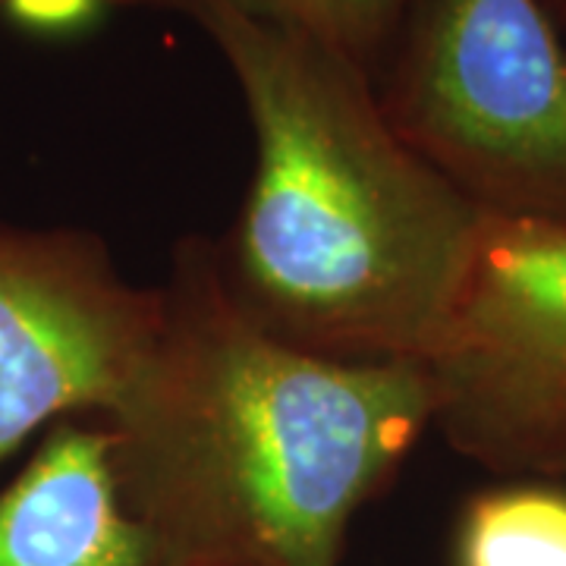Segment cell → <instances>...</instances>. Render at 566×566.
<instances>
[{"instance_id": "6", "label": "cell", "mask_w": 566, "mask_h": 566, "mask_svg": "<svg viewBox=\"0 0 566 566\" xmlns=\"http://www.w3.org/2000/svg\"><path fill=\"white\" fill-rule=\"evenodd\" d=\"M0 566L205 564L126 504L102 416H73L0 488Z\"/></svg>"}, {"instance_id": "4", "label": "cell", "mask_w": 566, "mask_h": 566, "mask_svg": "<svg viewBox=\"0 0 566 566\" xmlns=\"http://www.w3.org/2000/svg\"><path fill=\"white\" fill-rule=\"evenodd\" d=\"M434 424L501 479H566V227L482 214L431 359Z\"/></svg>"}, {"instance_id": "3", "label": "cell", "mask_w": 566, "mask_h": 566, "mask_svg": "<svg viewBox=\"0 0 566 566\" xmlns=\"http://www.w3.org/2000/svg\"><path fill=\"white\" fill-rule=\"evenodd\" d=\"M375 92L482 214L566 227V41L542 0H412Z\"/></svg>"}, {"instance_id": "5", "label": "cell", "mask_w": 566, "mask_h": 566, "mask_svg": "<svg viewBox=\"0 0 566 566\" xmlns=\"http://www.w3.org/2000/svg\"><path fill=\"white\" fill-rule=\"evenodd\" d=\"M158 327V286H136L73 227L0 221V460L41 428L104 416Z\"/></svg>"}, {"instance_id": "10", "label": "cell", "mask_w": 566, "mask_h": 566, "mask_svg": "<svg viewBox=\"0 0 566 566\" xmlns=\"http://www.w3.org/2000/svg\"><path fill=\"white\" fill-rule=\"evenodd\" d=\"M547 7V13H551V20L557 25V32L564 35L566 41V0H542Z\"/></svg>"}, {"instance_id": "9", "label": "cell", "mask_w": 566, "mask_h": 566, "mask_svg": "<svg viewBox=\"0 0 566 566\" xmlns=\"http://www.w3.org/2000/svg\"><path fill=\"white\" fill-rule=\"evenodd\" d=\"M25 29L70 32L85 29L107 10H174L182 13V0H0Z\"/></svg>"}, {"instance_id": "2", "label": "cell", "mask_w": 566, "mask_h": 566, "mask_svg": "<svg viewBox=\"0 0 566 566\" xmlns=\"http://www.w3.org/2000/svg\"><path fill=\"white\" fill-rule=\"evenodd\" d=\"M221 51L255 136V174L214 243L230 300L264 334L337 363H424L482 211L406 145L375 80L227 0H182Z\"/></svg>"}, {"instance_id": "7", "label": "cell", "mask_w": 566, "mask_h": 566, "mask_svg": "<svg viewBox=\"0 0 566 566\" xmlns=\"http://www.w3.org/2000/svg\"><path fill=\"white\" fill-rule=\"evenodd\" d=\"M453 566H566V485L506 479L465 501Z\"/></svg>"}, {"instance_id": "8", "label": "cell", "mask_w": 566, "mask_h": 566, "mask_svg": "<svg viewBox=\"0 0 566 566\" xmlns=\"http://www.w3.org/2000/svg\"><path fill=\"white\" fill-rule=\"evenodd\" d=\"M237 10L300 32L378 80L412 0H227Z\"/></svg>"}, {"instance_id": "1", "label": "cell", "mask_w": 566, "mask_h": 566, "mask_svg": "<svg viewBox=\"0 0 566 566\" xmlns=\"http://www.w3.org/2000/svg\"><path fill=\"white\" fill-rule=\"evenodd\" d=\"M126 504L205 566H340L353 516L434 424L424 363H337L264 334L211 240L158 286V327L102 416Z\"/></svg>"}]
</instances>
